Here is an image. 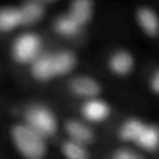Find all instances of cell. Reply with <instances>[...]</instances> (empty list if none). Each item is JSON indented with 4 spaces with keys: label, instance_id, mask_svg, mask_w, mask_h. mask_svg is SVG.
<instances>
[{
    "label": "cell",
    "instance_id": "6",
    "mask_svg": "<svg viewBox=\"0 0 159 159\" xmlns=\"http://www.w3.org/2000/svg\"><path fill=\"white\" fill-rule=\"evenodd\" d=\"M61 137L89 147L96 152L102 148V137L98 128L88 124L77 116L61 118Z\"/></svg>",
    "mask_w": 159,
    "mask_h": 159
},
{
    "label": "cell",
    "instance_id": "18",
    "mask_svg": "<svg viewBox=\"0 0 159 159\" xmlns=\"http://www.w3.org/2000/svg\"><path fill=\"white\" fill-rule=\"evenodd\" d=\"M40 1H41V2H43V4L46 5L47 2H53V1H57V0H40Z\"/></svg>",
    "mask_w": 159,
    "mask_h": 159
},
{
    "label": "cell",
    "instance_id": "5",
    "mask_svg": "<svg viewBox=\"0 0 159 159\" xmlns=\"http://www.w3.org/2000/svg\"><path fill=\"white\" fill-rule=\"evenodd\" d=\"M43 51L42 36L32 30L20 32L10 43V57L19 66L29 67Z\"/></svg>",
    "mask_w": 159,
    "mask_h": 159
},
{
    "label": "cell",
    "instance_id": "13",
    "mask_svg": "<svg viewBox=\"0 0 159 159\" xmlns=\"http://www.w3.org/2000/svg\"><path fill=\"white\" fill-rule=\"evenodd\" d=\"M96 159H150V158L133 147L109 142L108 144L102 145V148L97 152Z\"/></svg>",
    "mask_w": 159,
    "mask_h": 159
},
{
    "label": "cell",
    "instance_id": "16",
    "mask_svg": "<svg viewBox=\"0 0 159 159\" xmlns=\"http://www.w3.org/2000/svg\"><path fill=\"white\" fill-rule=\"evenodd\" d=\"M51 27H52V31L57 36H60L62 39H68V40L70 39H76L83 32V30L66 12L58 14L52 20Z\"/></svg>",
    "mask_w": 159,
    "mask_h": 159
},
{
    "label": "cell",
    "instance_id": "12",
    "mask_svg": "<svg viewBox=\"0 0 159 159\" xmlns=\"http://www.w3.org/2000/svg\"><path fill=\"white\" fill-rule=\"evenodd\" d=\"M96 7V0H70L65 12L82 30H86L94 19Z\"/></svg>",
    "mask_w": 159,
    "mask_h": 159
},
{
    "label": "cell",
    "instance_id": "11",
    "mask_svg": "<svg viewBox=\"0 0 159 159\" xmlns=\"http://www.w3.org/2000/svg\"><path fill=\"white\" fill-rule=\"evenodd\" d=\"M53 154L60 159H96L97 152L83 144L60 137L53 144Z\"/></svg>",
    "mask_w": 159,
    "mask_h": 159
},
{
    "label": "cell",
    "instance_id": "2",
    "mask_svg": "<svg viewBox=\"0 0 159 159\" xmlns=\"http://www.w3.org/2000/svg\"><path fill=\"white\" fill-rule=\"evenodd\" d=\"M80 57L70 48L43 51L30 66V77L40 84H47L56 80L68 78L78 67Z\"/></svg>",
    "mask_w": 159,
    "mask_h": 159
},
{
    "label": "cell",
    "instance_id": "3",
    "mask_svg": "<svg viewBox=\"0 0 159 159\" xmlns=\"http://www.w3.org/2000/svg\"><path fill=\"white\" fill-rule=\"evenodd\" d=\"M6 138L19 159H52L53 157L52 143L16 118L9 123Z\"/></svg>",
    "mask_w": 159,
    "mask_h": 159
},
{
    "label": "cell",
    "instance_id": "19",
    "mask_svg": "<svg viewBox=\"0 0 159 159\" xmlns=\"http://www.w3.org/2000/svg\"><path fill=\"white\" fill-rule=\"evenodd\" d=\"M0 159H9V158H7L2 152H0Z\"/></svg>",
    "mask_w": 159,
    "mask_h": 159
},
{
    "label": "cell",
    "instance_id": "4",
    "mask_svg": "<svg viewBox=\"0 0 159 159\" xmlns=\"http://www.w3.org/2000/svg\"><path fill=\"white\" fill-rule=\"evenodd\" d=\"M15 118L52 144L61 137V117L45 102L30 101L22 104Z\"/></svg>",
    "mask_w": 159,
    "mask_h": 159
},
{
    "label": "cell",
    "instance_id": "10",
    "mask_svg": "<svg viewBox=\"0 0 159 159\" xmlns=\"http://www.w3.org/2000/svg\"><path fill=\"white\" fill-rule=\"evenodd\" d=\"M133 19L139 31L149 40L159 39V12L148 4H139L134 7Z\"/></svg>",
    "mask_w": 159,
    "mask_h": 159
},
{
    "label": "cell",
    "instance_id": "1",
    "mask_svg": "<svg viewBox=\"0 0 159 159\" xmlns=\"http://www.w3.org/2000/svg\"><path fill=\"white\" fill-rule=\"evenodd\" d=\"M111 142L133 147L150 159H159V123L135 114L125 116L116 124Z\"/></svg>",
    "mask_w": 159,
    "mask_h": 159
},
{
    "label": "cell",
    "instance_id": "17",
    "mask_svg": "<svg viewBox=\"0 0 159 159\" xmlns=\"http://www.w3.org/2000/svg\"><path fill=\"white\" fill-rule=\"evenodd\" d=\"M147 87H148V91L154 97L159 98V65L155 66L149 73L147 78Z\"/></svg>",
    "mask_w": 159,
    "mask_h": 159
},
{
    "label": "cell",
    "instance_id": "9",
    "mask_svg": "<svg viewBox=\"0 0 159 159\" xmlns=\"http://www.w3.org/2000/svg\"><path fill=\"white\" fill-rule=\"evenodd\" d=\"M106 68L116 78H128L135 72L137 57L133 51L127 47H116L108 53L106 58Z\"/></svg>",
    "mask_w": 159,
    "mask_h": 159
},
{
    "label": "cell",
    "instance_id": "8",
    "mask_svg": "<svg viewBox=\"0 0 159 159\" xmlns=\"http://www.w3.org/2000/svg\"><path fill=\"white\" fill-rule=\"evenodd\" d=\"M113 112L114 109L112 103L103 96L78 102L77 107V117L96 128L109 122Z\"/></svg>",
    "mask_w": 159,
    "mask_h": 159
},
{
    "label": "cell",
    "instance_id": "7",
    "mask_svg": "<svg viewBox=\"0 0 159 159\" xmlns=\"http://www.w3.org/2000/svg\"><path fill=\"white\" fill-rule=\"evenodd\" d=\"M66 92L78 102L102 97L104 92L103 83L88 73H73L66 81Z\"/></svg>",
    "mask_w": 159,
    "mask_h": 159
},
{
    "label": "cell",
    "instance_id": "14",
    "mask_svg": "<svg viewBox=\"0 0 159 159\" xmlns=\"http://www.w3.org/2000/svg\"><path fill=\"white\" fill-rule=\"evenodd\" d=\"M22 27H31L39 24L46 15V5L40 0H25L20 5Z\"/></svg>",
    "mask_w": 159,
    "mask_h": 159
},
{
    "label": "cell",
    "instance_id": "15",
    "mask_svg": "<svg viewBox=\"0 0 159 159\" xmlns=\"http://www.w3.org/2000/svg\"><path fill=\"white\" fill-rule=\"evenodd\" d=\"M22 27V17L19 5L0 6V34H10Z\"/></svg>",
    "mask_w": 159,
    "mask_h": 159
}]
</instances>
